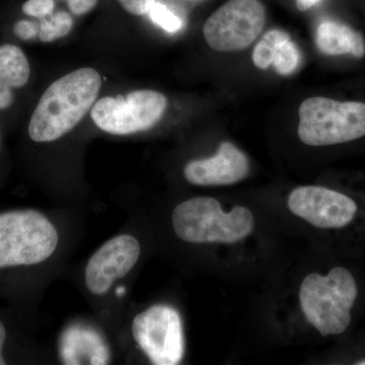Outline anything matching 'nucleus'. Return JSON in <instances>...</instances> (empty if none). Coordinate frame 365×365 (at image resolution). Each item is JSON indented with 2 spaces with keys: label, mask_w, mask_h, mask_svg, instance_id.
I'll use <instances>...</instances> for the list:
<instances>
[{
  "label": "nucleus",
  "mask_w": 365,
  "mask_h": 365,
  "mask_svg": "<svg viewBox=\"0 0 365 365\" xmlns=\"http://www.w3.org/2000/svg\"><path fill=\"white\" fill-rule=\"evenodd\" d=\"M102 86L100 73L83 67L62 76L41 97L29 124L34 143L58 140L71 131L95 105Z\"/></svg>",
  "instance_id": "nucleus-1"
},
{
  "label": "nucleus",
  "mask_w": 365,
  "mask_h": 365,
  "mask_svg": "<svg viewBox=\"0 0 365 365\" xmlns=\"http://www.w3.org/2000/svg\"><path fill=\"white\" fill-rule=\"evenodd\" d=\"M359 297L356 278L343 266H336L327 275L309 274L299 289L302 313L324 337L340 336L349 329Z\"/></svg>",
  "instance_id": "nucleus-2"
},
{
  "label": "nucleus",
  "mask_w": 365,
  "mask_h": 365,
  "mask_svg": "<svg viewBox=\"0 0 365 365\" xmlns=\"http://www.w3.org/2000/svg\"><path fill=\"white\" fill-rule=\"evenodd\" d=\"M58 232L35 209L0 212V273L26 270L45 263L56 251Z\"/></svg>",
  "instance_id": "nucleus-3"
},
{
  "label": "nucleus",
  "mask_w": 365,
  "mask_h": 365,
  "mask_svg": "<svg viewBox=\"0 0 365 365\" xmlns=\"http://www.w3.org/2000/svg\"><path fill=\"white\" fill-rule=\"evenodd\" d=\"M175 234L189 244H235L254 230L253 213L244 206L225 212L212 197H194L173 210Z\"/></svg>",
  "instance_id": "nucleus-4"
},
{
  "label": "nucleus",
  "mask_w": 365,
  "mask_h": 365,
  "mask_svg": "<svg viewBox=\"0 0 365 365\" xmlns=\"http://www.w3.org/2000/svg\"><path fill=\"white\" fill-rule=\"evenodd\" d=\"M299 137L307 145L330 146L365 136V104L307 98L299 107Z\"/></svg>",
  "instance_id": "nucleus-5"
},
{
  "label": "nucleus",
  "mask_w": 365,
  "mask_h": 365,
  "mask_svg": "<svg viewBox=\"0 0 365 365\" xmlns=\"http://www.w3.org/2000/svg\"><path fill=\"white\" fill-rule=\"evenodd\" d=\"M167 106V98L157 91H134L126 97L97 101L91 117L101 130L113 135H129L153 128L162 119Z\"/></svg>",
  "instance_id": "nucleus-6"
},
{
  "label": "nucleus",
  "mask_w": 365,
  "mask_h": 365,
  "mask_svg": "<svg viewBox=\"0 0 365 365\" xmlns=\"http://www.w3.org/2000/svg\"><path fill=\"white\" fill-rule=\"evenodd\" d=\"M265 23L259 0H228L206 21L204 37L215 51H242L256 41Z\"/></svg>",
  "instance_id": "nucleus-7"
},
{
  "label": "nucleus",
  "mask_w": 365,
  "mask_h": 365,
  "mask_svg": "<svg viewBox=\"0 0 365 365\" xmlns=\"http://www.w3.org/2000/svg\"><path fill=\"white\" fill-rule=\"evenodd\" d=\"M132 335L144 354L155 365H176L185 354V338L179 312L155 304L137 314Z\"/></svg>",
  "instance_id": "nucleus-8"
},
{
  "label": "nucleus",
  "mask_w": 365,
  "mask_h": 365,
  "mask_svg": "<svg viewBox=\"0 0 365 365\" xmlns=\"http://www.w3.org/2000/svg\"><path fill=\"white\" fill-rule=\"evenodd\" d=\"M287 205L294 215L319 230H340L349 227L359 210L351 197L321 186H302L292 190Z\"/></svg>",
  "instance_id": "nucleus-9"
},
{
  "label": "nucleus",
  "mask_w": 365,
  "mask_h": 365,
  "mask_svg": "<svg viewBox=\"0 0 365 365\" xmlns=\"http://www.w3.org/2000/svg\"><path fill=\"white\" fill-rule=\"evenodd\" d=\"M141 248L130 235H120L106 242L91 257L86 267V288L93 295H104L113 284L127 275L136 265Z\"/></svg>",
  "instance_id": "nucleus-10"
},
{
  "label": "nucleus",
  "mask_w": 365,
  "mask_h": 365,
  "mask_svg": "<svg viewBox=\"0 0 365 365\" xmlns=\"http://www.w3.org/2000/svg\"><path fill=\"white\" fill-rule=\"evenodd\" d=\"M250 162L234 143L225 141L213 157L192 160L184 169L187 181L197 186H227L248 177Z\"/></svg>",
  "instance_id": "nucleus-11"
},
{
  "label": "nucleus",
  "mask_w": 365,
  "mask_h": 365,
  "mask_svg": "<svg viewBox=\"0 0 365 365\" xmlns=\"http://www.w3.org/2000/svg\"><path fill=\"white\" fill-rule=\"evenodd\" d=\"M60 357L64 364H108L111 351L103 336L95 329L71 326L62 334Z\"/></svg>",
  "instance_id": "nucleus-12"
},
{
  "label": "nucleus",
  "mask_w": 365,
  "mask_h": 365,
  "mask_svg": "<svg viewBox=\"0 0 365 365\" xmlns=\"http://www.w3.org/2000/svg\"><path fill=\"white\" fill-rule=\"evenodd\" d=\"M316 45L323 54H352L356 58L365 55V41L361 34L344 24L334 21H322L316 33Z\"/></svg>",
  "instance_id": "nucleus-13"
},
{
  "label": "nucleus",
  "mask_w": 365,
  "mask_h": 365,
  "mask_svg": "<svg viewBox=\"0 0 365 365\" xmlns=\"http://www.w3.org/2000/svg\"><path fill=\"white\" fill-rule=\"evenodd\" d=\"M31 68L28 58L18 46H0V79L11 88H20L30 78Z\"/></svg>",
  "instance_id": "nucleus-14"
},
{
  "label": "nucleus",
  "mask_w": 365,
  "mask_h": 365,
  "mask_svg": "<svg viewBox=\"0 0 365 365\" xmlns=\"http://www.w3.org/2000/svg\"><path fill=\"white\" fill-rule=\"evenodd\" d=\"M288 39H290V36L284 31L271 30L266 33L255 47L253 53L255 66L260 69L269 68L272 66L274 55L278 45Z\"/></svg>",
  "instance_id": "nucleus-15"
},
{
  "label": "nucleus",
  "mask_w": 365,
  "mask_h": 365,
  "mask_svg": "<svg viewBox=\"0 0 365 365\" xmlns=\"http://www.w3.org/2000/svg\"><path fill=\"white\" fill-rule=\"evenodd\" d=\"M73 26L72 16L66 11H58L55 14L42 19L39 24V38L42 42L51 43L53 41L66 37L71 32Z\"/></svg>",
  "instance_id": "nucleus-16"
},
{
  "label": "nucleus",
  "mask_w": 365,
  "mask_h": 365,
  "mask_svg": "<svg viewBox=\"0 0 365 365\" xmlns=\"http://www.w3.org/2000/svg\"><path fill=\"white\" fill-rule=\"evenodd\" d=\"M300 64L299 47L292 39L283 41L276 49L272 66L280 76H290L294 73Z\"/></svg>",
  "instance_id": "nucleus-17"
},
{
  "label": "nucleus",
  "mask_w": 365,
  "mask_h": 365,
  "mask_svg": "<svg viewBox=\"0 0 365 365\" xmlns=\"http://www.w3.org/2000/svg\"><path fill=\"white\" fill-rule=\"evenodd\" d=\"M148 14L153 23L157 24L168 33H177L182 29V24L180 18L160 2L155 1L150 7Z\"/></svg>",
  "instance_id": "nucleus-18"
},
{
  "label": "nucleus",
  "mask_w": 365,
  "mask_h": 365,
  "mask_svg": "<svg viewBox=\"0 0 365 365\" xmlns=\"http://www.w3.org/2000/svg\"><path fill=\"white\" fill-rule=\"evenodd\" d=\"M54 0H28L24 4L23 11L33 18L45 19L53 14Z\"/></svg>",
  "instance_id": "nucleus-19"
},
{
  "label": "nucleus",
  "mask_w": 365,
  "mask_h": 365,
  "mask_svg": "<svg viewBox=\"0 0 365 365\" xmlns=\"http://www.w3.org/2000/svg\"><path fill=\"white\" fill-rule=\"evenodd\" d=\"M14 33L21 40H32L39 35V25L32 21H19L14 26Z\"/></svg>",
  "instance_id": "nucleus-20"
},
{
  "label": "nucleus",
  "mask_w": 365,
  "mask_h": 365,
  "mask_svg": "<svg viewBox=\"0 0 365 365\" xmlns=\"http://www.w3.org/2000/svg\"><path fill=\"white\" fill-rule=\"evenodd\" d=\"M157 0H118L127 13L133 16H143L150 11Z\"/></svg>",
  "instance_id": "nucleus-21"
},
{
  "label": "nucleus",
  "mask_w": 365,
  "mask_h": 365,
  "mask_svg": "<svg viewBox=\"0 0 365 365\" xmlns=\"http://www.w3.org/2000/svg\"><path fill=\"white\" fill-rule=\"evenodd\" d=\"M69 9L74 16L90 13L97 6L98 0H66Z\"/></svg>",
  "instance_id": "nucleus-22"
},
{
  "label": "nucleus",
  "mask_w": 365,
  "mask_h": 365,
  "mask_svg": "<svg viewBox=\"0 0 365 365\" xmlns=\"http://www.w3.org/2000/svg\"><path fill=\"white\" fill-rule=\"evenodd\" d=\"M13 103V88L0 79V110L7 109Z\"/></svg>",
  "instance_id": "nucleus-23"
},
{
  "label": "nucleus",
  "mask_w": 365,
  "mask_h": 365,
  "mask_svg": "<svg viewBox=\"0 0 365 365\" xmlns=\"http://www.w3.org/2000/svg\"><path fill=\"white\" fill-rule=\"evenodd\" d=\"M321 1L322 0H297V7L300 11H306Z\"/></svg>",
  "instance_id": "nucleus-24"
},
{
  "label": "nucleus",
  "mask_w": 365,
  "mask_h": 365,
  "mask_svg": "<svg viewBox=\"0 0 365 365\" xmlns=\"http://www.w3.org/2000/svg\"><path fill=\"white\" fill-rule=\"evenodd\" d=\"M0 144H1V139H0Z\"/></svg>",
  "instance_id": "nucleus-25"
}]
</instances>
